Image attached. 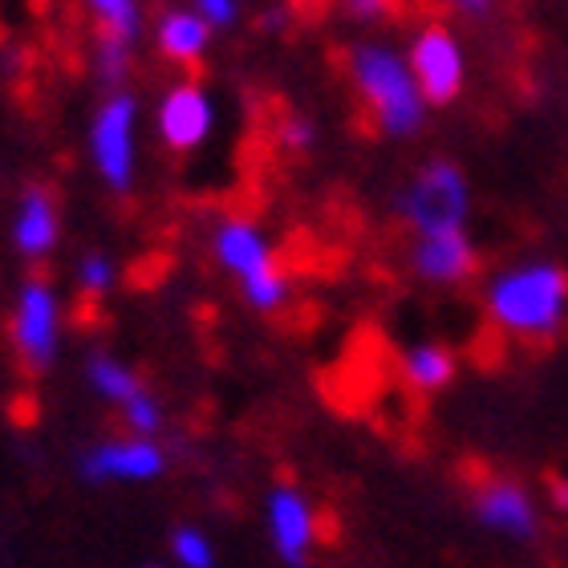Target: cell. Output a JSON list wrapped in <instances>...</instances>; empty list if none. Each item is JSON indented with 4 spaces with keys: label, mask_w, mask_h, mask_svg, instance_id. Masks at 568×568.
Wrapping results in <instances>:
<instances>
[{
    "label": "cell",
    "mask_w": 568,
    "mask_h": 568,
    "mask_svg": "<svg viewBox=\"0 0 568 568\" xmlns=\"http://www.w3.org/2000/svg\"><path fill=\"white\" fill-rule=\"evenodd\" d=\"M264 516H268V536H273L276 557L293 568L308 565L313 545H317V511H313L305 491H296L288 484L273 487Z\"/></svg>",
    "instance_id": "obj_12"
},
{
    "label": "cell",
    "mask_w": 568,
    "mask_h": 568,
    "mask_svg": "<svg viewBox=\"0 0 568 568\" xmlns=\"http://www.w3.org/2000/svg\"><path fill=\"white\" fill-rule=\"evenodd\" d=\"M171 552H175V560L183 568H215V548L207 540V532H200V528H175Z\"/></svg>",
    "instance_id": "obj_22"
},
{
    "label": "cell",
    "mask_w": 568,
    "mask_h": 568,
    "mask_svg": "<svg viewBox=\"0 0 568 568\" xmlns=\"http://www.w3.org/2000/svg\"><path fill=\"white\" fill-rule=\"evenodd\" d=\"M61 301L58 288L45 276H24L9 313V342L12 354L29 374H49L61 354Z\"/></svg>",
    "instance_id": "obj_6"
},
{
    "label": "cell",
    "mask_w": 568,
    "mask_h": 568,
    "mask_svg": "<svg viewBox=\"0 0 568 568\" xmlns=\"http://www.w3.org/2000/svg\"><path fill=\"white\" fill-rule=\"evenodd\" d=\"M398 374L403 386L415 394H443L459 374V354L438 337H418V342L403 345L398 354Z\"/></svg>",
    "instance_id": "obj_15"
},
{
    "label": "cell",
    "mask_w": 568,
    "mask_h": 568,
    "mask_svg": "<svg viewBox=\"0 0 568 568\" xmlns=\"http://www.w3.org/2000/svg\"><path fill=\"white\" fill-rule=\"evenodd\" d=\"M212 37L215 29L191 4H175L154 17V49L175 70H195L212 53Z\"/></svg>",
    "instance_id": "obj_14"
},
{
    "label": "cell",
    "mask_w": 568,
    "mask_h": 568,
    "mask_svg": "<svg viewBox=\"0 0 568 568\" xmlns=\"http://www.w3.org/2000/svg\"><path fill=\"white\" fill-rule=\"evenodd\" d=\"M61 244V203L45 183L21 191L12 212V248L24 264H45Z\"/></svg>",
    "instance_id": "obj_13"
},
{
    "label": "cell",
    "mask_w": 568,
    "mask_h": 568,
    "mask_svg": "<svg viewBox=\"0 0 568 568\" xmlns=\"http://www.w3.org/2000/svg\"><path fill=\"white\" fill-rule=\"evenodd\" d=\"M475 207L471 175L463 171L455 159H426L423 166H415L410 175L394 187L390 212L394 220L410 232H447V227H467Z\"/></svg>",
    "instance_id": "obj_4"
},
{
    "label": "cell",
    "mask_w": 568,
    "mask_h": 568,
    "mask_svg": "<svg viewBox=\"0 0 568 568\" xmlns=\"http://www.w3.org/2000/svg\"><path fill=\"white\" fill-rule=\"evenodd\" d=\"M317 122L301 114V110H284L281 122H276V146L288 154H313L317 151Z\"/></svg>",
    "instance_id": "obj_21"
},
{
    "label": "cell",
    "mask_w": 568,
    "mask_h": 568,
    "mask_svg": "<svg viewBox=\"0 0 568 568\" xmlns=\"http://www.w3.org/2000/svg\"><path fill=\"white\" fill-rule=\"evenodd\" d=\"M85 382H90V390H94L102 403L114 406V410H122L134 394L146 390V382H142L122 357L106 354V349L90 354V362H85Z\"/></svg>",
    "instance_id": "obj_16"
},
{
    "label": "cell",
    "mask_w": 568,
    "mask_h": 568,
    "mask_svg": "<svg viewBox=\"0 0 568 568\" xmlns=\"http://www.w3.org/2000/svg\"><path fill=\"white\" fill-rule=\"evenodd\" d=\"M122 423H126V435H142V438H159V430L166 426V410L159 403V394L146 386L131 398V403L119 410Z\"/></svg>",
    "instance_id": "obj_20"
},
{
    "label": "cell",
    "mask_w": 568,
    "mask_h": 568,
    "mask_svg": "<svg viewBox=\"0 0 568 568\" xmlns=\"http://www.w3.org/2000/svg\"><path fill=\"white\" fill-rule=\"evenodd\" d=\"M487 325L520 345H548L568 329V268L552 256H524L484 281Z\"/></svg>",
    "instance_id": "obj_1"
},
{
    "label": "cell",
    "mask_w": 568,
    "mask_h": 568,
    "mask_svg": "<svg viewBox=\"0 0 568 568\" xmlns=\"http://www.w3.org/2000/svg\"><path fill=\"white\" fill-rule=\"evenodd\" d=\"M139 122L142 106L131 90L102 94V102L90 114L85 131V151L94 163V175L110 195H131L139 179Z\"/></svg>",
    "instance_id": "obj_5"
},
{
    "label": "cell",
    "mask_w": 568,
    "mask_h": 568,
    "mask_svg": "<svg viewBox=\"0 0 568 568\" xmlns=\"http://www.w3.org/2000/svg\"><path fill=\"white\" fill-rule=\"evenodd\" d=\"M471 511L475 520L491 528L499 536H511V540H532L536 528H540V516H536V499L528 496V487L508 479V475H491L471 491Z\"/></svg>",
    "instance_id": "obj_11"
},
{
    "label": "cell",
    "mask_w": 568,
    "mask_h": 568,
    "mask_svg": "<svg viewBox=\"0 0 568 568\" xmlns=\"http://www.w3.org/2000/svg\"><path fill=\"white\" fill-rule=\"evenodd\" d=\"M342 4V12L349 17L354 24H386L390 17H398V9H403V0H337Z\"/></svg>",
    "instance_id": "obj_23"
},
{
    "label": "cell",
    "mask_w": 568,
    "mask_h": 568,
    "mask_svg": "<svg viewBox=\"0 0 568 568\" xmlns=\"http://www.w3.org/2000/svg\"><path fill=\"white\" fill-rule=\"evenodd\" d=\"M119 284V264L110 252H85L78 268H73V288L85 296V301H102V296L114 293Z\"/></svg>",
    "instance_id": "obj_19"
},
{
    "label": "cell",
    "mask_w": 568,
    "mask_h": 568,
    "mask_svg": "<svg viewBox=\"0 0 568 568\" xmlns=\"http://www.w3.org/2000/svg\"><path fill=\"white\" fill-rule=\"evenodd\" d=\"M131 70H134V45H122V41H110V37H94L90 73H94V82L102 85V94L126 90Z\"/></svg>",
    "instance_id": "obj_18"
},
{
    "label": "cell",
    "mask_w": 568,
    "mask_h": 568,
    "mask_svg": "<svg viewBox=\"0 0 568 568\" xmlns=\"http://www.w3.org/2000/svg\"><path fill=\"white\" fill-rule=\"evenodd\" d=\"M207 248H212V261L236 281L240 296H244V305L252 313H261V317L284 313L288 296H293V284H288V273L281 268V252H276L273 236L264 232L261 220L224 215L212 227Z\"/></svg>",
    "instance_id": "obj_3"
},
{
    "label": "cell",
    "mask_w": 568,
    "mask_h": 568,
    "mask_svg": "<svg viewBox=\"0 0 568 568\" xmlns=\"http://www.w3.org/2000/svg\"><path fill=\"white\" fill-rule=\"evenodd\" d=\"M406 61L415 73L418 90H423L426 106L443 110L455 106L467 90V45L447 21H423L406 41Z\"/></svg>",
    "instance_id": "obj_7"
},
{
    "label": "cell",
    "mask_w": 568,
    "mask_h": 568,
    "mask_svg": "<svg viewBox=\"0 0 568 568\" xmlns=\"http://www.w3.org/2000/svg\"><path fill=\"white\" fill-rule=\"evenodd\" d=\"M90 21H94V37H110L122 45H139L146 17H142V0H82Z\"/></svg>",
    "instance_id": "obj_17"
},
{
    "label": "cell",
    "mask_w": 568,
    "mask_h": 568,
    "mask_svg": "<svg viewBox=\"0 0 568 568\" xmlns=\"http://www.w3.org/2000/svg\"><path fill=\"white\" fill-rule=\"evenodd\" d=\"M154 131L171 154L203 151L215 134V98L195 78H179L163 90L154 106Z\"/></svg>",
    "instance_id": "obj_8"
},
{
    "label": "cell",
    "mask_w": 568,
    "mask_h": 568,
    "mask_svg": "<svg viewBox=\"0 0 568 568\" xmlns=\"http://www.w3.org/2000/svg\"><path fill=\"white\" fill-rule=\"evenodd\" d=\"M438 4H443L455 21H467V24L496 21V12L504 9V0H438Z\"/></svg>",
    "instance_id": "obj_25"
},
{
    "label": "cell",
    "mask_w": 568,
    "mask_h": 568,
    "mask_svg": "<svg viewBox=\"0 0 568 568\" xmlns=\"http://www.w3.org/2000/svg\"><path fill=\"white\" fill-rule=\"evenodd\" d=\"M284 24H288V9H284V4H268V9L256 17V29H261V33H284Z\"/></svg>",
    "instance_id": "obj_26"
},
{
    "label": "cell",
    "mask_w": 568,
    "mask_h": 568,
    "mask_svg": "<svg viewBox=\"0 0 568 568\" xmlns=\"http://www.w3.org/2000/svg\"><path fill=\"white\" fill-rule=\"evenodd\" d=\"M191 9L200 12L215 33H232L244 17V0H191Z\"/></svg>",
    "instance_id": "obj_24"
},
{
    "label": "cell",
    "mask_w": 568,
    "mask_h": 568,
    "mask_svg": "<svg viewBox=\"0 0 568 568\" xmlns=\"http://www.w3.org/2000/svg\"><path fill=\"white\" fill-rule=\"evenodd\" d=\"M85 484H151L166 471V450L159 438L122 435L102 438L78 459Z\"/></svg>",
    "instance_id": "obj_10"
},
{
    "label": "cell",
    "mask_w": 568,
    "mask_h": 568,
    "mask_svg": "<svg viewBox=\"0 0 568 568\" xmlns=\"http://www.w3.org/2000/svg\"><path fill=\"white\" fill-rule=\"evenodd\" d=\"M345 73L354 85L357 102L369 114L374 131L390 142H410L423 134L430 106H426L423 90H418L406 49L382 37H362L345 53Z\"/></svg>",
    "instance_id": "obj_2"
},
{
    "label": "cell",
    "mask_w": 568,
    "mask_h": 568,
    "mask_svg": "<svg viewBox=\"0 0 568 568\" xmlns=\"http://www.w3.org/2000/svg\"><path fill=\"white\" fill-rule=\"evenodd\" d=\"M406 268L426 288H463L479 276V244L467 227L423 232L406 244Z\"/></svg>",
    "instance_id": "obj_9"
},
{
    "label": "cell",
    "mask_w": 568,
    "mask_h": 568,
    "mask_svg": "<svg viewBox=\"0 0 568 568\" xmlns=\"http://www.w3.org/2000/svg\"><path fill=\"white\" fill-rule=\"evenodd\" d=\"M552 499H557V508L568 511V479H552Z\"/></svg>",
    "instance_id": "obj_27"
}]
</instances>
